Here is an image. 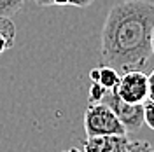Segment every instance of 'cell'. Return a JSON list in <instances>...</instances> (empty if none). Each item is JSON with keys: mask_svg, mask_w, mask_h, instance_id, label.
<instances>
[{"mask_svg": "<svg viewBox=\"0 0 154 152\" xmlns=\"http://www.w3.org/2000/svg\"><path fill=\"white\" fill-rule=\"evenodd\" d=\"M65 152H70V150H65Z\"/></svg>", "mask_w": 154, "mask_h": 152, "instance_id": "16", "label": "cell"}, {"mask_svg": "<svg viewBox=\"0 0 154 152\" xmlns=\"http://www.w3.org/2000/svg\"><path fill=\"white\" fill-rule=\"evenodd\" d=\"M144 123L154 129V102L152 100H145L144 103Z\"/></svg>", "mask_w": 154, "mask_h": 152, "instance_id": "11", "label": "cell"}, {"mask_svg": "<svg viewBox=\"0 0 154 152\" xmlns=\"http://www.w3.org/2000/svg\"><path fill=\"white\" fill-rule=\"evenodd\" d=\"M105 93H107V89H103L98 82L91 81V86H89V103H100Z\"/></svg>", "mask_w": 154, "mask_h": 152, "instance_id": "10", "label": "cell"}, {"mask_svg": "<svg viewBox=\"0 0 154 152\" xmlns=\"http://www.w3.org/2000/svg\"><path fill=\"white\" fill-rule=\"evenodd\" d=\"M95 0H35V4L40 7H49V5H74V7H88Z\"/></svg>", "mask_w": 154, "mask_h": 152, "instance_id": "7", "label": "cell"}, {"mask_svg": "<svg viewBox=\"0 0 154 152\" xmlns=\"http://www.w3.org/2000/svg\"><path fill=\"white\" fill-rule=\"evenodd\" d=\"M116 95L126 103L142 105L149 98V82H147V74L142 70H128L125 72L119 84L114 89Z\"/></svg>", "mask_w": 154, "mask_h": 152, "instance_id": "4", "label": "cell"}, {"mask_svg": "<svg viewBox=\"0 0 154 152\" xmlns=\"http://www.w3.org/2000/svg\"><path fill=\"white\" fill-rule=\"evenodd\" d=\"M11 47H12V44H11L9 40H7V38L0 33V54H2V53H5V51H7V49H11Z\"/></svg>", "mask_w": 154, "mask_h": 152, "instance_id": "14", "label": "cell"}, {"mask_svg": "<svg viewBox=\"0 0 154 152\" xmlns=\"http://www.w3.org/2000/svg\"><path fill=\"white\" fill-rule=\"evenodd\" d=\"M89 77L93 82H98L103 89L107 91H114L117 84H119V79H121V74L112 67H107V65H102L98 68H93L89 72Z\"/></svg>", "mask_w": 154, "mask_h": 152, "instance_id": "6", "label": "cell"}, {"mask_svg": "<svg viewBox=\"0 0 154 152\" xmlns=\"http://www.w3.org/2000/svg\"><path fill=\"white\" fill-rule=\"evenodd\" d=\"M0 33L14 46V40H16V26L11 21V18H0Z\"/></svg>", "mask_w": 154, "mask_h": 152, "instance_id": "9", "label": "cell"}, {"mask_svg": "<svg viewBox=\"0 0 154 152\" xmlns=\"http://www.w3.org/2000/svg\"><path fill=\"white\" fill-rule=\"evenodd\" d=\"M128 152H154V147L149 142H144V140H131L130 147H128Z\"/></svg>", "mask_w": 154, "mask_h": 152, "instance_id": "12", "label": "cell"}, {"mask_svg": "<svg viewBox=\"0 0 154 152\" xmlns=\"http://www.w3.org/2000/svg\"><path fill=\"white\" fill-rule=\"evenodd\" d=\"M147 82H149V98L147 100H152L154 102V70L147 75Z\"/></svg>", "mask_w": 154, "mask_h": 152, "instance_id": "13", "label": "cell"}, {"mask_svg": "<svg viewBox=\"0 0 154 152\" xmlns=\"http://www.w3.org/2000/svg\"><path fill=\"white\" fill-rule=\"evenodd\" d=\"M151 51H152V56H154V28H152V33H151Z\"/></svg>", "mask_w": 154, "mask_h": 152, "instance_id": "15", "label": "cell"}, {"mask_svg": "<svg viewBox=\"0 0 154 152\" xmlns=\"http://www.w3.org/2000/svg\"><path fill=\"white\" fill-rule=\"evenodd\" d=\"M25 0H0V18H11L23 7Z\"/></svg>", "mask_w": 154, "mask_h": 152, "instance_id": "8", "label": "cell"}, {"mask_svg": "<svg viewBox=\"0 0 154 152\" xmlns=\"http://www.w3.org/2000/svg\"><path fill=\"white\" fill-rule=\"evenodd\" d=\"M154 4L149 0H121L109 11L102 30V65L142 70L151 61Z\"/></svg>", "mask_w": 154, "mask_h": 152, "instance_id": "1", "label": "cell"}, {"mask_svg": "<svg viewBox=\"0 0 154 152\" xmlns=\"http://www.w3.org/2000/svg\"><path fill=\"white\" fill-rule=\"evenodd\" d=\"M84 131L88 138L105 135H128L117 115L105 103H89L84 112Z\"/></svg>", "mask_w": 154, "mask_h": 152, "instance_id": "2", "label": "cell"}, {"mask_svg": "<svg viewBox=\"0 0 154 152\" xmlns=\"http://www.w3.org/2000/svg\"><path fill=\"white\" fill-rule=\"evenodd\" d=\"M107 107H110V110L117 115V119L125 126L126 133L130 131H138L144 124V105H133L126 103L125 100H121L116 95V91H107L102 102Z\"/></svg>", "mask_w": 154, "mask_h": 152, "instance_id": "3", "label": "cell"}, {"mask_svg": "<svg viewBox=\"0 0 154 152\" xmlns=\"http://www.w3.org/2000/svg\"><path fill=\"white\" fill-rule=\"evenodd\" d=\"M131 138L128 135H105L88 138L82 150L84 152H128Z\"/></svg>", "mask_w": 154, "mask_h": 152, "instance_id": "5", "label": "cell"}]
</instances>
